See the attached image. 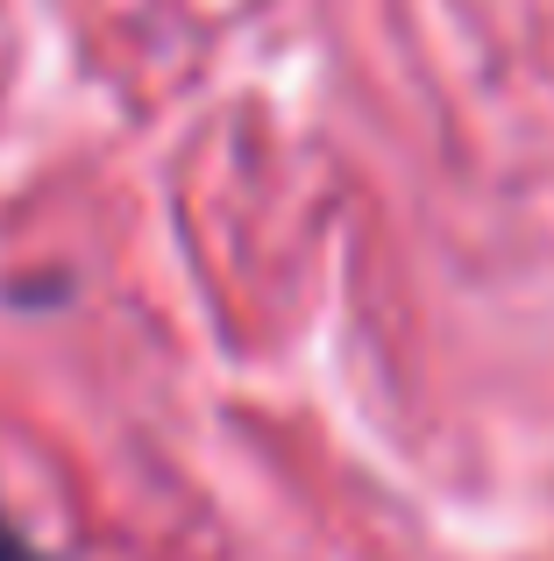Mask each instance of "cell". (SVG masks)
Listing matches in <instances>:
<instances>
[{"mask_svg": "<svg viewBox=\"0 0 554 561\" xmlns=\"http://www.w3.org/2000/svg\"><path fill=\"white\" fill-rule=\"evenodd\" d=\"M0 561H50V554H43V548H36V540H28V534H22V526H14V519H8V512H0Z\"/></svg>", "mask_w": 554, "mask_h": 561, "instance_id": "1", "label": "cell"}]
</instances>
